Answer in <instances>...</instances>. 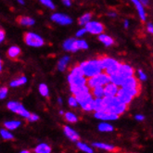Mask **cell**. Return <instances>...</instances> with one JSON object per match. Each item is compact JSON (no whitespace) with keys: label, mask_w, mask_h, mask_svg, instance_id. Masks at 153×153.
Here are the masks:
<instances>
[{"label":"cell","mask_w":153,"mask_h":153,"mask_svg":"<svg viewBox=\"0 0 153 153\" xmlns=\"http://www.w3.org/2000/svg\"><path fill=\"white\" fill-rule=\"evenodd\" d=\"M104 110L115 114L121 115L127 110V104L123 103L118 97H103Z\"/></svg>","instance_id":"obj_1"},{"label":"cell","mask_w":153,"mask_h":153,"mask_svg":"<svg viewBox=\"0 0 153 153\" xmlns=\"http://www.w3.org/2000/svg\"><path fill=\"white\" fill-rule=\"evenodd\" d=\"M79 66L82 69L83 74L86 78H90L101 73L102 70L100 59H89L80 63Z\"/></svg>","instance_id":"obj_2"},{"label":"cell","mask_w":153,"mask_h":153,"mask_svg":"<svg viewBox=\"0 0 153 153\" xmlns=\"http://www.w3.org/2000/svg\"><path fill=\"white\" fill-rule=\"evenodd\" d=\"M123 88H124L125 90L127 91L134 97H137L140 94V84L138 82V80L133 76L127 77L126 79L124 80V82L123 83V85H121Z\"/></svg>","instance_id":"obj_3"},{"label":"cell","mask_w":153,"mask_h":153,"mask_svg":"<svg viewBox=\"0 0 153 153\" xmlns=\"http://www.w3.org/2000/svg\"><path fill=\"white\" fill-rule=\"evenodd\" d=\"M110 82H111V77L109 74L106 73H100L88 78L87 85L90 88H94L97 86H105Z\"/></svg>","instance_id":"obj_4"},{"label":"cell","mask_w":153,"mask_h":153,"mask_svg":"<svg viewBox=\"0 0 153 153\" xmlns=\"http://www.w3.org/2000/svg\"><path fill=\"white\" fill-rule=\"evenodd\" d=\"M77 97L79 105L81 106V108L85 111H94V98H93V95L90 92L85 93L83 95H80Z\"/></svg>","instance_id":"obj_5"},{"label":"cell","mask_w":153,"mask_h":153,"mask_svg":"<svg viewBox=\"0 0 153 153\" xmlns=\"http://www.w3.org/2000/svg\"><path fill=\"white\" fill-rule=\"evenodd\" d=\"M23 39L26 45H28V46L33 48H40L43 47L45 44L44 39L40 35L34 33H25Z\"/></svg>","instance_id":"obj_6"},{"label":"cell","mask_w":153,"mask_h":153,"mask_svg":"<svg viewBox=\"0 0 153 153\" xmlns=\"http://www.w3.org/2000/svg\"><path fill=\"white\" fill-rule=\"evenodd\" d=\"M68 82L70 84V88L79 87L87 85V80L84 74H78L71 73V71L68 76Z\"/></svg>","instance_id":"obj_7"},{"label":"cell","mask_w":153,"mask_h":153,"mask_svg":"<svg viewBox=\"0 0 153 153\" xmlns=\"http://www.w3.org/2000/svg\"><path fill=\"white\" fill-rule=\"evenodd\" d=\"M7 109L10 110V111L21 115L22 117H23V118L28 119L29 117H30V115H31V113L28 111H27L25 108L21 103H19V102L10 101V102H7Z\"/></svg>","instance_id":"obj_8"},{"label":"cell","mask_w":153,"mask_h":153,"mask_svg":"<svg viewBox=\"0 0 153 153\" xmlns=\"http://www.w3.org/2000/svg\"><path fill=\"white\" fill-rule=\"evenodd\" d=\"M85 29L92 34H100L104 32V25L98 22H89L85 25Z\"/></svg>","instance_id":"obj_9"},{"label":"cell","mask_w":153,"mask_h":153,"mask_svg":"<svg viewBox=\"0 0 153 153\" xmlns=\"http://www.w3.org/2000/svg\"><path fill=\"white\" fill-rule=\"evenodd\" d=\"M51 20L60 25H69L73 22V20L71 18L66 15V14H62V13H55L51 16Z\"/></svg>","instance_id":"obj_10"},{"label":"cell","mask_w":153,"mask_h":153,"mask_svg":"<svg viewBox=\"0 0 153 153\" xmlns=\"http://www.w3.org/2000/svg\"><path fill=\"white\" fill-rule=\"evenodd\" d=\"M94 116L96 119L101 120V121H113V120L118 119V117H119L118 114H115V113L107 111H96Z\"/></svg>","instance_id":"obj_11"},{"label":"cell","mask_w":153,"mask_h":153,"mask_svg":"<svg viewBox=\"0 0 153 153\" xmlns=\"http://www.w3.org/2000/svg\"><path fill=\"white\" fill-rule=\"evenodd\" d=\"M116 97L119 98V100L123 102V103H124V104H130L131 103V101H132V100H133V96L127 91V90H125L124 88H121V89H119V91H118V93H117V95H116Z\"/></svg>","instance_id":"obj_12"},{"label":"cell","mask_w":153,"mask_h":153,"mask_svg":"<svg viewBox=\"0 0 153 153\" xmlns=\"http://www.w3.org/2000/svg\"><path fill=\"white\" fill-rule=\"evenodd\" d=\"M117 74H119L124 79H126L127 77H130V76H133L134 75V70L131 66H129L127 64H123V63H121L120 64V67H119V70H118V71H117Z\"/></svg>","instance_id":"obj_13"},{"label":"cell","mask_w":153,"mask_h":153,"mask_svg":"<svg viewBox=\"0 0 153 153\" xmlns=\"http://www.w3.org/2000/svg\"><path fill=\"white\" fill-rule=\"evenodd\" d=\"M104 91H105V97H115L119 91L118 85L110 82L104 86Z\"/></svg>","instance_id":"obj_14"},{"label":"cell","mask_w":153,"mask_h":153,"mask_svg":"<svg viewBox=\"0 0 153 153\" xmlns=\"http://www.w3.org/2000/svg\"><path fill=\"white\" fill-rule=\"evenodd\" d=\"M63 131H64V134H66V137L74 142H76L80 139V137L79 134H77L76 131H74L73 128H71L70 126H64L63 128Z\"/></svg>","instance_id":"obj_15"},{"label":"cell","mask_w":153,"mask_h":153,"mask_svg":"<svg viewBox=\"0 0 153 153\" xmlns=\"http://www.w3.org/2000/svg\"><path fill=\"white\" fill-rule=\"evenodd\" d=\"M63 48L65 50L71 51V52H76V51H78V48H77V46H76V39H74V38L67 39L63 43Z\"/></svg>","instance_id":"obj_16"},{"label":"cell","mask_w":153,"mask_h":153,"mask_svg":"<svg viewBox=\"0 0 153 153\" xmlns=\"http://www.w3.org/2000/svg\"><path fill=\"white\" fill-rule=\"evenodd\" d=\"M131 1L133 2V4L134 5V7H136V8H137V10L138 12V15L140 17L141 21L145 22L146 21V12H145V10H144L143 4L139 1V0H131Z\"/></svg>","instance_id":"obj_17"},{"label":"cell","mask_w":153,"mask_h":153,"mask_svg":"<svg viewBox=\"0 0 153 153\" xmlns=\"http://www.w3.org/2000/svg\"><path fill=\"white\" fill-rule=\"evenodd\" d=\"M98 59H100L102 70L108 69L109 67H111V65H113L114 63H116V62H117V60H115V59H113L111 58H109V57H101Z\"/></svg>","instance_id":"obj_18"},{"label":"cell","mask_w":153,"mask_h":153,"mask_svg":"<svg viewBox=\"0 0 153 153\" xmlns=\"http://www.w3.org/2000/svg\"><path fill=\"white\" fill-rule=\"evenodd\" d=\"M7 55L10 59H15L21 55V48H18V47H15V46L10 47V48H8L7 52Z\"/></svg>","instance_id":"obj_19"},{"label":"cell","mask_w":153,"mask_h":153,"mask_svg":"<svg viewBox=\"0 0 153 153\" xmlns=\"http://www.w3.org/2000/svg\"><path fill=\"white\" fill-rule=\"evenodd\" d=\"M17 22L18 23L22 26H32L34 24V20L30 17H26V16H20L17 19Z\"/></svg>","instance_id":"obj_20"},{"label":"cell","mask_w":153,"mask_h":153,"mask_svg":"<svg viewBox=\"0 0 153 153\" xmlns=\"http://www.w3.org/2000/svg\"><path fill=\"white\" fill-rule=\"evenodd\" d=\"M98 39H100V41L101 43H103L107 47L111 46V45H113V43H114V40L111 36H109V35H107V34H104V33L98 34Z\"/></svg>","instance_id":"obj_21"},{"label":"cell","mask_w":153,"mask_h":153,"mask_svg":"<svg viewBox=\"0 0 153 153\" xmlns=\"http://www.w3.org/2000/svg\"><path fill=\"white\" fill-rule=\"evenodd\" d=\"M93 146L97 149H104V150H108V151H115L116 149L114 146L112 145H109V144H105V143H98L96 142L93 144Z\"/></svg>","instance_id":"obj_22"},{"label":"cell","mask_w":153,"mask_h":153,"mask_svg":"<svg viewBox=\"0 0 153 153\" xmlns=\"http://www.w3.org/2000/svg\"><path fill=\"white\" fill-rule=\"evenodd\" d=\"M91 93L94 97L102 98L105 97V91H104V86H97L94 88H91Z\"/></svg>","instance_id":"obj_23"},{"label":"cell","mask_w":153,"mask_h":153,"mask_svg":"<svg viewBox=\"0 0 153 153\" xmlns=\"http://www.w3.org/2000/svg\"><path fill=\"white\" fill-rule=\"evenodd\" d=\"M35 153H49L51 152V148L48 145V144H39V145L34 149L33 150Z\"/></svg>","instance_id":"obj_24"},{"label":"cell","mask_w":153,"mask_h":153,"mask_svg":"<svg viewBox=\"0 0 153 153\" xmlns=\"http://www.w3.org/2000/svg\"><path fill=\"white\" fill-rule=\"evenodd\" d=\"M110 77H111V83H113V84H115V85H123V83L124 82V78L122 76V75H120L119 74H111V75H110Z\"/></svg>","instance_id":"obj_25"},{"label":"cell","mask_w":153,"mask_h":153,"mask_svg":"<svg viewBox=\"0 0 153 153\" xmlns=\"http://www.w3.org/2000/svg\"><path fill=\"white\" fill-rule=\"evenodd\" d=\"M21 125V122L19 121H8V122H5L4 123V126L5 128L8 129V130H15L17 129Z\"/></svg>","instance_id":"obj_26"},{"label":"cell","mask_w":153,"mask_h":153,"mask_svg":"<svg viewBox=\"0 0 153 153\" xmlns=\"http://www.w3.org/2000/svg\"><path fill=\"white\" fill-rule=\"evenodd\" d=\"M104 110V104H103V97H96L94 100V111H101Z\"/></svg>","instance_id":"obj_27"},{"label":"cell","mask_w":153,"mask_h":153,"mask_svg":"<svg viewBox=\"0 0 153 153\" xmlns=\"http://www.w3.org/2000/svg\"><path fill=\"white\" fill-rule=\"evenodd\" d=\"M91 18H92L91 13H85V14L81 16L78 19V23L80 25H85V26L89 22H91Z\"/></svg>","instance_id":"obj_28"},{"label":"cell","mask_w":153,"mask_h":153,"mask_svg":"<svg viewBox=\"0 0 153 153\" xmlns=\"http://www.w3.org/2000/svg\"><path fill=\"white\" fill-rule=\"evenodd\" d=\"M69 61H70V57H68V56H65L63 58H61L59 59V63H58V69L59 71H63L66 69V67H67V65L69 63Z\"/></svg>","instance_id":"obj_29"},{"label":"cell","mask_w":153,"mask_h":153,"mask_svg":"<svg viewBox=\"0 0 153 153\" xmlns=\"http://www.w3.org/2000/svg\"><path fill=\"white\" fill-rule=\"evenodd\" d=\"M26 83H27V78L25 76H21L20 78H18V79H15V80L11 81L10 86L11 87H18V86L22 85H24Z\"/></svg>","instance_id":"obj_30"},{"label":"cell","mask_w":153,"mask_h":153,"mask_svg":"<svg viewBox=\"0 0 153 153\" xmlns=\"http://www.w3.org/2000/svg\"><path fill=\"white\" fill-rule=\"evenodd\" d=\"M120 64H121L120 62L117 61L116 63H114V64H113V65H111V67H109L108 69H106V70H105V73H106V74H108L109 75H111V74H116L117 71H118V70H119Z\"/></svg>","instance_id":"obj_31"},{"label":"cell","mask_w":153,"mask_h":153,"mask_svg":"<svg viewBox=\"0 0 153 153\" xmlns=\"http://www.w3.org/2000/svg\"><path fill=\"white\" fill-rule=\"evenodd\" d=\"M98 130L100 132H112L113 131V126L110 123H101L98 125Z\"/></svg>","instance_id":"obj_32"},{"label":"cell","mask_w":153,"mask_h":153,"mask_svg":"<svg viewBox=\"0 0 153 153\" xmlns=\"http://www.w3.org/2000/svg\"><path fill=\"white\" fill-rule=\"evenodd\" d=\"M10 130H8V129H1V131H0V133H1V137L3 139L5 140H11L14 138L13 137V134L10 132Z\"/></svg>","instance_id":"obj_33"},{"label":"cell","mask_w":153,"mask_h":153,"mask_svg":"<svg viewBox=\"0 0 153 153\" xmlns=\"http://www.w3.org/2000/svg\"><path fill=\"white\" fill-rule=\"evenodd\" d=\"M64 117H65V120L71 123H74L78 121V118H77V116L73 113V112H66L64 114Z\"/></svg>","instance_id":"obj_34"},{"label":"cell","mask_w":153,"mask_h":153,"mask_svg":"<svg viewBox=\"0 0 153 153\" xmlns=\"http://www.w3.org/2000/svg\"><path fill=\"white\" fill-rule=\"evenodd\" d=\"M77 148L79 149H81L82 151H84V152H86V153H92L93 152V149L91 148L88 147L86 144H84L82 142H78L77 143Z\"/></svg>","instance_id":"obj_35"},{"label":"cell","mask_w":153,"mask_h":153,"mask_svg":"<svg viewBox=\"0 0 153 153\" xmlns=\"http://www.w3.org/2000/svg\"><path fill=\"white\" fill-rule=\"evenodd\" d=\"M39 93L43 96V97H48L49 94V90L47 85L45 84H41L39 85Z\"/></svg>","instance_id":"obj_36"},{"label":"cell","mask_w":153,"mask_h":153,"mask_svg":"<svg viewBox=\"0 0 153 153\" xmlns=\"http://www.w3.org/2000/svg\"><path fill=\"white\" fill-rule=\"evenodd\" d=\"M76 46H77L78 50L88 48V45L85 40H76Z\"/></svg>","instance_id":"obj_37"},{"label":"cell","mask_w":153,"mask_h":153,"mask_svg":"<svg viewBox=\"0 0 153 153\" xmlns=\"http://www.w3.org/2000/svg\"><path fill=\"white\" fill-rule=\"evenodd\" d=\"M68 102H69V105H70L71 107H73V108H76V107L78 106V104H79L77 97H76L74 95V97H71L69 98Z\"/></svg>","instance_id":"obj_38"},{"label":"cell","mask_w":153,"mask_h":153,"mask_svg":"<svg viewBox=\"0 0 153 153\" xmlns=\"http://www.w3.org/2000/svg\"><path fill=\"white\" fill-rule=\"evenodd\" d=\"M40 2L44 5L46 6L47 7L50 8V10H54L55 8V5L52 2V0H40Z\"/></svg>","instance_id":"obj_39"},{"label":"cell","mask_w":153,"mask_h":153,"mask_svg":"<svg viewBox=\"0 0 153 153\" xmlns=\"http://www.w3.org/2000/svg\"><path fill=\"white\" fill-rule=\"evenodd\" d=\"M7 88L2 87L0 89V98H1V100H4V98L7 97Z\"/></svg>","instance_id":"obj_40"},{"label":"cell","mask_w":153,"mask_h":153,"mask_svg":"<svg viewBox=\"0 0 153 153\" xmlns=\"http://www.w3.org/2000/svg\"><path fill=\"white\" fill-rule=\"evenodd\" d=\"M138 77H139V80L140 81H146L147 80V75L145 73H143L141 70L138 71Z\"/></svg>","instance_id":"obj_41"},{"label":"cell","mask_w":153,"mask_h":153,"mask_svg":"<svg viewBox=\"0 0 153 153\" xmlns=\"http://www.w3.org/2000/svg\"><path fill=\"white\" fill-rule=\"evenodd\" d=\"M87 32V30L85 29V28H83V29H81V30H79L77 33H76V36L77 37H81V36H83V35L85 33Z\"/></svg>","instance_id":"obj_42"},{"label":"cell","mask_w":153,"mask_h":153,"mask_svg":"<svg viewBox=\"0 0 153 153\" xmlns=\"http://www.w3.org/2000/svg\"><path fill=\"white\" fill-rule=\"evenodd\" d=\"M28 120H29L30 122H36V121L39 120V117H38L36 114H31L30 117L28 118Z\"/></svg>","instance_id":"obj_43"},{"label":"cell","mask_w":153,"mask_h":153,"mask_svg":"<svg viewBox=\"0 0 153 153\" xmlns=\"http://www.w3.org/2000/svg\"><path fill=\"white\" fill-rule=\"evenodd\" d=\"M147 30H148V32H149V33L153 34V24H152V23H149V24L147 25Z\"/></svg>","instance_id":"obj_44"},{"label":"cell","mask_w":153,"mask_h":153,"mask_svg":"<svg viewBox=\"0 0 153 153\" xmlns=\"http://www.w3.org/2000/svg\"><path fill=\"white\" fill-rule=\"evenodd\" d=\"M5 38V31L4 30H0V42H3Z\"/></svg>","instance_id":"obj_45"},{"label":"cell","mask_w":153,"mask_h":153,"mask_svg":"<svg viewBox=\"0 0 153 153\" xmlns=\"http://www.w3.org/2000/svg\"><path fill=\"white\" fill-rule=\"evenodd\" d=\"M62 3H63L66 7H70L71 5V0H62Z\"/></svg>","instance_id":"obj_46"},{"label":"cell","mask_w":153,"mask_h":153,"mask_svg":"<svg viewBox=\"0 0 153 153\" xmlns=\"http://www.w3.org/2000/svg\"><path fill=\"white\" fill-rule=\"evenodd\" d=\"M144 118H145V117H144L143 115H141V114H137V115H136V119H137V121H143V120H144Z\"/></svg>","instance_id":"obj_47"},{"label":"cell","mask_w":153,"mask_h":153,"mask_svg":"<svg viewBox=\"0 0 153 153\" xmlns=\"http://www.w3.org/2000/svg\"><path fill=\"white\" fill-rule=\"evenodd\" d=\"M139 1L143 4V6H148L149 3V0H139Z\"/></svg>","instance_id":"obj_48"},{"label":"cell","mask_w":153,"mask_h":153,"mask_svg":"<svg viewBox=\"0 0 153 153\" xmlns=\"http://www.w3.org/2000/svg\"><path fill=\"white\" fill-rule=\"evenodd\" d=\"M128 26H129L128 21H125V22H124V28H128Z\"/></svg>","instance_id":"obj_49"},{"label":"cell","mask_w":153,"mask_h":153,"mask_svg":"<svg viewBox=\"0 0 153 153\" xmlns=\"http://www.w3.org/2000/svg\"><path fill=\"white\" fill-rule=\"evenodd\" d=\"M109 16H110V17H116V13H114V12L109 13Z\"/></svg>","instance_id":"obj_50"},{"label":"cell","mask_w":153,"mask_h":153,"mask_svg":"<svg viewBox=\"0 0 153 153\" xmlns=\"http://www.w3.org/2000/svg\"><path fill=\"white\" fill-rule=\"evenodd\" d=\"M17 1L19 2L20 4H22V5H23V4H24V1H23V0H17Z\"/></svg>","instance_id":"obj_51"},{"label":"cell","mask_w":153,"mask_h":153,"mask_svg":"<svg viewBox=\"0 0 153 153\" xmlns=\"http://www.w3.org/2000/svg\"><path fill=\"white\" fill-rule=\"evenodd\" d=\"M21 152H22V153H29L30 151H29V150H22Z\"/></svg>","instance_id":"obj_52"},{"label":"cell","mask_w":153,"mask_h":153,"mask_svg":"<svg viewBox=\"0 0 153 153\" xmlns=\"http://www.w3.org/2000/svg\"><path fill=\"white\" fill-rule=\"evenodd\" d=\"M58 101H59V104H61V103H62V100H60V98H59V100H58Z\"/></svg>","instance_id":"obj_53"},{"label":"cell","mask_w":153,"mask_h":153,"mask_svg":"<svg viewBox=\"0 0 153 153\" xmlns=\"http://www.w3.org/2000/svg\"><path fill=\"white\" fill-rule=\"evenodd\" d=\"M59 114H60V115H63V114H64V112L62 111H59Z\"/></svg>","instance_id":"obj_54"}]
</instances>
